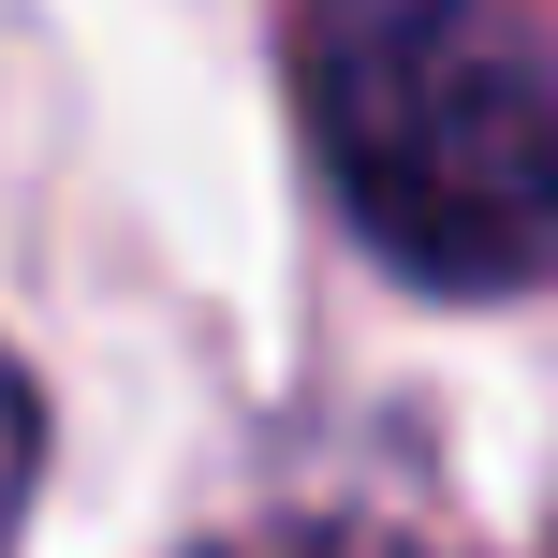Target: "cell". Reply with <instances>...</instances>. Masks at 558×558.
<instances>
[{"label":"cell","mask_w":558,"mask_h":558,"mask_svg":"<svg viewBox=\"0 0 558 558\" xmlns=\"http://www.w3.org/2000/svg\"><path fill=\"white\" fill-rule=\"evenodd\" d=\"M308 147L412 294L558 279V74L485 0H308Z\"/></svg>","instance_id":"6da1fadb"}]
</instances>
